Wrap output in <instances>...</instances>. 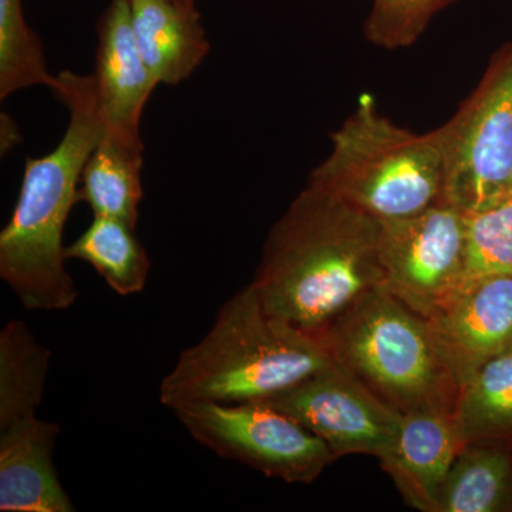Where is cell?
<instances>
[{"mask_svg":"<svg viewBox=\"0 0 512 512\" xmlns=\"http://www.w3.org/2000/svg\"><path fill=\"white\" fill-rule=\"evenodd\" d=\"M464 214V285L491 276H512V200Z\"/></svg>","mask_w":512,"mask_h":512,"instance_id":"21","label":"cell"},{"mask_svg":"<svg viewBox=\"0 0 512 512\" xmlns=\"http://www.w3.org/2000/svg\"><path fill=\"white\" fill-rule=\"evenodd\" d=\"M383 286L421 318L440 312L464 286L466 214L446 201L380 221Z\"/></svg>","mask_w":512,"mask_h":512,"instance_id":"8","label":"cell"},{"mask_svg":"<svg viewBox=\"0 0 512 512\" xmlns=\"http://www.w3.org/2000/svg\"><path fill=\"white\" fill-rule=\"evenodd\" d=\"M190 2H195V0H190Z\"/></svg>","mask_w":512,"mask_h":512,"instance_id":"23","label":"cell"},{"mask_svg":"<svg viewBox=\"0 0 512 512\" xmlns=\"http://www.w3.org/2000/svg\"><path fill=\"white\" fill-rule=\"evenodd\" d=\"M427 323L441 362L460 390L484 363L512 350V276L464 285Z\"/></svg>","mask_w":512,"mask_h":512,"instance_id":"10","label":"cell"},{"mask_svg":"<svg viewBox=\"0 0 512 512\" xmlns=\"http://www.w3.org/2000/svg\"><path fill=\"white\" fill-rule=\"evenodd\" d=\"M60 431L37 416L0 427V511H76L53 460Z\"/></svg>","mask_w":512,"mask_h":512,"instance_id":"12","label":"cell"},{"mask_svg":"<svg viewBox=\"0 0 512 512\" xmlns=\"http://www.w3.org/2000/svg\"><path fill=\"white\" fill-rule=\"evenodd\" d=\"M453 410L431 407L404 413L396 443L382 460L406 503L417 510L437 511L441 484L463 450Z\"/></svg>","mask_w":512,"mask_h":512,"instance_id":"13","label":"cell"},{"mask_svg":"<svg viewBox=\"0 0 512 512\" xmlns=\"http://www.w3.org/2000/svg\"><path fill=\"white\" fill-rule=\"evenodd\" d=\"M265 402L325 441L336 458L367 454L382 461L402 427V413L336 362Z\"/></svg>","mask_w":512,"mask_h":512,"instance_id":"9","label":"cell"},{"mask_svg":"<svg viewBox=\"0 0 512 512\" xmlns=\"http://www.w3.org/2000/svg\"><path fill=\"white\" fill-rule=\"evenodd\" d=\"M134 229L116 218L93 217L86 231L66 247V258L92 266L117 295H137L146 288L151 264Z\"/></svg>","mask_w":512,"mask_h":512,"instance_id":"18","label":"cell"},{"mask_svg":"<svg viewBox=\"0 0 512 512\" xmlns=\"http://www.w3.org/2000/svg\"><path fill=\"white\" fill-rule=\"evenodd\" d=\"M318 338L338 365L397 412L454 409L458 389L441 362L429 323L383 285L357 299Z\"/></svg>","mask_w":512,"mask_h":512,"instance_id":"5","label":"cell"},{"mask_svg":"<svg viewBox=\"0 0 512 512\" xmlns=\"http://www.w3.org/2000/svg\"><path fill=\"white\" fill-rule=\"evenodd\" d=\"M434 134L443 154L444 201L474 212L512 200V40Z\"/></svg>","mask_w":512,"mask_h":512,"instance_id":"6","label":"cell"},{"mask_svg":"<svg viewBox=\"0 0 512 512\" xmlns=\"http://www.w3.org/2000/svg\"><path fill=\"white\" fill-rule=\"evenodd\" d=\"M454 420L464 446L512 431V350L484 363L458 390Z\"/></svg>","mask_w":512,"mask_h":512,"instance_id":"19","label":"cell"},{"mask_svg":"<svg viewBox=\"0 0 512 512\" xmlns=\"http://www.w3.org/2000/svg\"><path fill=\"white\" fill-rule=\"evenodd\" d=\"M42 42L30 29L22 0H0V99L33 86L55 87Z\"/></svg>","mask_w":512,"mask_h":512,"instance_id":"20","label":"cell"},{"mask_svg":"<svg viewBox=\"0 0 512 512\" xmlns=\"http://www.w3.org/2000/svg\"><path fill=\"white\" fill-rule=\"evenodd\" d=\"M380 221L309 184L276 221L252 288L266 311L318 336L383 285Z\"/></svg>","mask_w":512,"mask_h":512,"instance_id":"1","label":"cell"},{"mask_svg":"<svg viewBox=\"0 0 512 512\" xmlns=\"http://www.w3.org/2000/svg\"><path fill=\"white\" fill-rule=\"evenodd\" d=\"M93 79L103 119V136L144 150L141 119L158 84L134 39L128 0H111L101 15Z\"/></svg>","mask_w":512,"mask_h":512,"instance_id":"11","label":"cell"},{"mask_svg":"<svg viewBox=\"0 0 512 512\" xmlns=\"http://www.w3.org/2000/svg\"><path fill=\"white\" fill-rule=\"evenodd\" d=\"M52 350L28 323L10 320L0 332V427L37 416L45 396Z\"/></svg>","mask_w":512,"mask_h":512,"instance_id":"16","label":"cell"},{"mask_svg":"<svg viewBox=\"0 0 512 512\" xmlns=\"http://www.w3.org/2000/svg\"><path fill=\"white\" fill-rule=\"evenodd\" d=\"M52 92L69 110V126L49 154L26 160L18 202L0 232V279L32 312L66 311L79 298L66 268L64 227L104 131L93 74L64 70Z\"/></svg>","mask_w":512,"mask_h":512,"instance_id":"2","label":"cell"},{"mask_svg":"<svg viewBox=\"0 0 512 512\" xmlns=\"http://www.w3.org/2000/svg\"><path fill=\"white\" fill-rule=\"evenodd\" d=\"M333 363L318 336L266 311L249 284L221 306L204 338L178 355L160 402L174 410L265 400Z\"/></svg>","mask_w":512,"mask_h":512,"instance_id":"3","label":"cell"},{"mask_svg":"<svg viewBox=\"0 0 512 512\" xmlns=\"http://www.w3.org/2000/svg\"><path fill=\"white\" fill-rule=\"evenodd\" d=\"M138 50L157 84L177 86L204 62L211 43L190 0H128Z\"/></svg>","mask_w":512,"mask_h":512,"instance_id":"14","label":"cell"},{"mask_svg":"<svg viewBox=\"0 0 512 512\" xmlns=\"http://www.w3.org/2000/svg\"><path fill=\"white\" fill-rule=\"evenodd\" d=\"M457 0H373L363 33L367 42L386 50L413 46L431 20Z\"/></svg>","mask_w":512,"mask_h":512,"instance_id":"22","label":"cell"},{"mask_svg":"<svg viewBox=\"0 0 512 512\" xmlns=\"http://www.w3.org/2000/svg\"><path fill=\"white\" fill-rule=\"evenodd\" d=\"M143 164L144 150L101 137L84 165L79 201L89 205L93 217L116 218L136 228L144 197Z\"/></svg>","mask_w":512,"mask_h":512,"instance_id":"15","label":"cell"},{"mask_svg":"<svg viewBox=\"0 0 512 512\" xmlns=\"http://www.w3.org/2000/svg\"><path fill=\"white\" fill-rule=\"evenodd\" d=\"M330 141L329 156L308 183L377 221L410 217L444 201L443 154L434 131L397 126L370 94L360 96Z\"/></svg>","mask_w":512,"mask_h":512,"instance_id":"4","label":"cell"},{"mask_svg":"<svg viewBox=\"0 0 512 512\" xmlns=\"http://www.w3.org/2000/svg\"><path fill=\"white\" fill-rule=\"evenodd\" d=\"M173 413L212 453L284 483L311 484L336 460L325 441L265 400L187 404Z\"/></svg>","mask_w":512,"mask_h":512,"instance_id":"7","label":"cell"},{"mask_svg":"<svg viewBox=\"0 0 512 512\" xmlns=\"http://www.w3.org/2000/svg\"><path fill=\"white\" fill-rule=\"evenodd\" d=\"M512 505V461L498 448L466 444L441 484L436 512H498Z\"/></svg>","mask_w":512,"mask_h":512,"instance_id":"17","label":"cell"}]
</instances>
